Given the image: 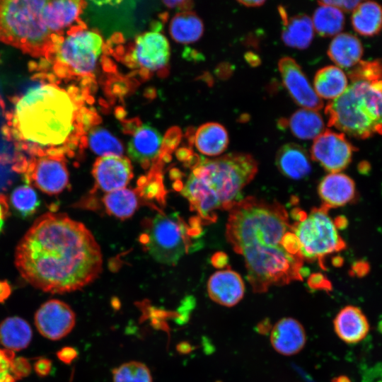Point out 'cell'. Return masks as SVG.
Returning <instances> with one entry per match:
<instances>
[{
    "instance_id": "1",
    "label": "cell",
    "mask_w": 382,
    "mask_h": 382,
    "mask_svg": "<svg viewBox=\"0 0 382 382\" xmlns=\"http://www.w3.org/2000/svg\"><path fill=\"white\" fill-rule=\"evenodd\" d=\"M15 264L22 277L52 294L79 290L102 271L100 248L81 222L62 213L39 217L18 243Z\"/></svg>"
},
{
    "instance_id": "2",
    "label": "cell",
    "mask_w": 382,
    "mask_h": 382,
    "mask_svg": "<svg viewBox=\"0 0 382 382\" xmlns=\"http://www.w3.org/2000/svg\"><path fill=\"white\" fill-rule=\"evenodd\" d=\"M228 212L226 239L243 257L253 292L265 293L272 286L303 280V258L284 246V238L292 228L282 204L250 196Z\"/></svg>"
},
{
    "instance_id": "3",
    "label": "cell",
    "mask_w": 382,
    "mask_h": 382,
    "mask_svg": "<svg viewBox=\"0 0 382 382\" xmlns=\"http://www.w3.org/2000/svg\"><path fill=\"white\" fill-rule=\"evenodd\" d=\"M40 83L15 98L3 132L19 155H69L78 141L79 110L74 96L46 74Z\"/></svg>"
},
{
    "instance_id": "4",
    "label": "cell",
    "mask_w": 382,
    "mask_h": 382,
    "mask_svg": "<svg viewBox=\"0 0 382 382\" xmlns=\"http://www.w3.org/2000/svg\"><path fill=\"white\" fill-rule=\"evenodd\" d=\"M257 170L256 160L245 153L200 159L181 192L200 221L210 224L216 220V211H228L243 199L242 190L253 180Z\"/></svg>"
},
{
    "instance_id": "5",
    "label": "cell",
    "mask_w": 382,
    "mask_h": 382,
    "mask_svg": "<svg viewBox=\"0 0 382 382\" xmlns=\"http://www.w3.org/2000/svg\"><path fill=\"white\" fill-rule=\"evenodd\" d=\"M325 114L328 125L364 139L382 135V81H357L329 102Z\"/></svg>"
},
{
    "instance_id": "6",
    "label": "cell",
    "mask_w": 382,
    "mask_h": 382,
    "mask_svg": "<svg viewBox=\"0 0 382 382\" xmlns=\"http://www.w3.org/2000/svg\"><path fill=\"white\" fill-rule=\"evenodd\" d=\"M46 1L0 0V41L31 57L47 60L56 35L49 30L44 19Z\"/></svg>"
},
{
    "instance_id": "7",
    "label": "cell",
    "mask_w": 382,
    "mask_h": 382,
    "mask_svg": "<svg viewBox=\"0 0 382 382\" xmlns=\"http://www.w3.org/2000/svg\"><path fill=\"white\" fill-rule=\"evenodd\" d=\"M103 47L102 36L79 23L56 35L52 52L47 60L40 61L37 72L57 80L90 75L96 67Z\"/></svg>"
},
{
    "instance_id": "8",
    "label": "cell",
    "mask_w": 382,
    "mask_h": 382,
    "mask_svg": "<svg viewBox=\"0 0 382 382\" xmlns=\"http://www.w3.org/2000/svg\"><path fill=\"white\" fill-rule=\"evenodd\" d=\"M200 219L193 218L190 225L176 214L158 213L147 221L140 242L160 263L175 265L192 248V238L202 231Z\"/></svg>"
},
{
    "instance_id": "9",
    "label": "cell",
    "mask_w": 382,
    "mask_h": 382,
    "mask_svg": "<svg viewBox=\"0 0 382 382\" xmlns=\"http://www.w3.org/2000/svg\"><path fill=\"white\" fill-rule=\"evenodd\" d=\"M328 211L329 209L323 205L312 209L308 215L301 211L297 221L291 224L303 260L317 261L323 270H325L324 260L328 255L346 248Z\"/></svg>"
},
{
    "instance_id": "10",
    "label": "cell",
    "mask_w": 382,
    "mask_h": 382,
    "mask_svg": "<svg viewBox=\"0 0 382 382\" xmlns=\"http://www.w3.org/2000/svg\"><path fill=\"white\" fill-rule=\"evenodd\" d=\"M14 168L23 173L28 184L48 195L59 194L69 183L64 156L25 157L18 155Z\"/></svg>"
},
{
    "instance_id": "11",
    "label": "cell",
    "mask_w": 382,
    "mask_h": 382,
    "mask_svg": "<svg viewBox=\"0 0 382 382\" xmlns=\"http://www.w3.org/2000/svg\"><path fill=\"white\" fill-rule=\"evenodd\" d=\"M356 151L343 133L325 130L314 139L311 156L325 170L334 173L348 166Z\"/></svg>"
},
{
    "instance_id": "12",
    "label": "cell",
    "mask_w": 382,
    "mask_h": 382,
    "mask_svg": "<svg viewBox=\"0 0 382 382\" xmlns=\"http://www.w3.org/2000/svg\"><path fill=\"white\" fill-rule=\"evenodd\" d=\"M76 315L71 307L58 299L44 303L36 311L35 323L45 337L57 340L67 335L74 328Z\"/></svg>"
},
{
    "instance_id": "13",
    "label": "cell",
    "mask_w": 382,
    "mask_h": 382,
    "mask_svg": "<svg viewBox=\"0 0 382 382\" xmlns=\"http://www.w3.org/2000/svg\"><path fill=\"white\" fill-rule=\"evenodd\" d=\"M279 71L284 86L294 102L303 108L318 110L323 106L301 66L290 57H284L278 62Z\"/></svg>"
},
{
    "instance_id": "14",
    "label": "cell",
    "mask_w": 382,
    "mask_h": 382,
    "mask_svg": "<svg viewBox=\"0 0 382 382\" xmlns=\"http://www.w3.org/2000/svg\"><path fill=\"white\" fill-rule=\"evenodd\" d=\"M170 58V45L167 38L156 30L145 32L135 40L131 59L142 69L155 71L164 68Z\"/></svg>"
},
{
    "instance_id": "15",
    "label": "cell",
    "mask_w": 382,
    "mask_h": 382,
    "mask_svg": "<svg viewBox=\"0 0 382 382\" xmlns=\"http://www.w3.org/2000/svg\"><path fill=\"white\" fill-rule=\"evenodd\" d=\"M132 170L127 157L105 156L96 159L92 174L96 187L103 192H110L125 187L133 178Z\"/></svg>"
},
{
    "instance_id": "16",
    "label": "cell",
    "mask_w": 382,
    "mask_h": 382,
    "mask_svg": "<svg viewBox=\"0 0 382 382\" xmlns=\"http://www.w3.org/2000/svg\"><path fill=\"white\" fill-rule=\"evenodd\" d=\"M207 291L214 302L232 307L243 299L245 284L241 275L228 267L227 269L216 272L209 277Z\"/></svg>"
},
{
    "instance_id": "17",
    "label": "cell",
    "mask_w": 382,
    "mask_h": 382,
    "mask_svg": "<svg viewBox=\"0 0 382 382\" xmlns=\"http://www.w3.org/2000/svg\"><path fill=\"white\" fill-rule=\"evenodd\" d=\"M84 2L76 0L47 1L43 16L49 30L54 35H62L79 24V16Z\"/></svg>"
},
{
    "instance_id": "18",
    "label": "cell",
    "mask_w": 382,
    "mask_h": 382,
    "mask_svg": "<svg viewBox=\"0 0 382 382\" xmlns=\"http://www.w3.org/2000/svg\"><path fill=\"white\" fill-rule=\"evenodd\" d=\"M162 144L163 137L156 128L142 125L132 136L127 145V153L132 160L146 168L158 156Z\"/></svg>"
},
{
    "instance_id": "19",
    "label": "cell",
    "mask_w": 382,
    "mask_h": 382,
    "mask_svg": "<svg viewBox=\"0 0 382 382\" xmlns=\"http://www.w3.org/2000/svg\"><path fill=\"white\" fill-rule=\"evenodd\" d=\"M305 330L297 320L286 317L280 319L272 327L270 342L279 354L291 356L299 352L305 346Z\"/></svg>"
},
{
    "instance_id": "20",
    "label": "cell",
    "mask_w": 382,
    "mask_h": 382,
    "mask_svg": "<svg viewBox=\"0 0 382 382\" xmlns=\"http://www.w3.org/2000/svg\"><path fill=\"white\" fill-rule=\"evenodd\" d=\"M322 205L331 208L344 206L356 197L355 184L352 178L341 173H329L318 187Z\"/></svg>"
},
{
    "instance_id": "21",
    "label": "cell",
    "mask_w": 382,
    "mask_h": 382,
    "mask_svg": "<svg viewBox=\"0 0 382 382\" xmlns=\"http://www.w3.org/2000/svg\"><path fill=\"white\" fill-rule=\"evenodd\" d=\"M334 329L337 336L349 344L362 340L369 330L368 320L357 307L347 306L337 314L334 320Z\"/></svg>"
},
{
    "instance_id": "22",
    "label": "cell",
    "mask_w": 382,
    "mask_h": 382,
    "mask_svg": "<svg viewBox=\"0 0 382 382\" xmlns=\"http://www.w3.org/2000/svg\"><path fill=\"white\" fill-rule=\"evenodd\" d=\"M275 162L281 173L291 179H302L311 171L308 153L297 144L288 143L280 147Z\"/></svg>"
},
{
    "instance_id": "23",
    "label": "cell",
    "mask_w": 382,
    "mask_h": 382,
    "mask_svg": "<svg viewBox=\"0 0 382 382\" xmlns=\"http://www.w3.org/2000/svg\"><path fill=\"white\" fill-rule=\"evenodd\" d=\"M279 11L283 23L282 39L284 43L299 50L307 48L314 35L312 20L305 14L288 18L284 8L279 7Z\"/></svg>"
},
{
    "instance_id": "24",
    "label": "cell",
    "mask_w": 382,
    "mask_h": 382,
    "mask_svg": "<svg viewBox=\"0 0 382 382\" xmlns=\"http://www.w3.org/2000/svg\"><path fill=\"white\" fill-rule=\"evenodd\" d=\"M328 54L338 66L349 69L361 61L363 46L355 35L350 33H340L331 41Z\"/></svg>"
},
{
    "instance_id": "25",
    "label": "cell",
    "mask_w": 382,
    "mask_h": 382,
    "mask_svg": "<svg viewBox=\"0 0 382 382\" xmlns=\"http://www.w3.org/2000/svg\"><path fill=\"white\" fill-rule=\"evenodd\" d=\"M193 143L199 153L209 156H215L222 154L227 148L228 134L221 124L207 122L196 130Z\"/></svg>"
},
{
    "instance_id": "26",
    "label": "cell",
    "mask_w": 382,
    "mask_h": 382,
    "mask_svg": "<svg viewBox=\"0 0 382 382\" xmlns=\"http://www.w3.org/2000/svg\"><path fill=\"white\" fill-rule=\"evenodd\" d=\"M281 125L288 126L291 133L301 139H316L325 131L321 115L316 110L306 108L298 110L288 120H283Z\"/></svg>"
},
{
    "instance_id": "27",
    "label": "cell",
    "mask_w": 382,
    "mask_h": 382,
    "mask_svg": "<svg viewBox=\"0 0 382 382\" xmlns=\"http://www.w3.org/2000/svg\"><path fill=\"white\" fill-rule=\"evenodd\" d=\"M347 77L336 66H327L319 69L314 77V90L316 94L325 99H335L347 88Z\"/></svg>"
},
{
    "instance_id": "28",
    "label": "cell",
    "mask_w": 382,
    "mask_h": 382,
    "mask_svg": "<svg viewBox=\"0 0 382 382\" xmlns=\"http://www.w3.org/2000/svg\"><path fill=\"white\" fill-rule=\"evenodd\" d=\"M351 20L357 33L367 37L376 35L382 29V6L371 1L361 2L354 10Z\"/></svg>"
},
{
    "instance_id": "29",
    "label": "cell",
    "mask_w": 382,
    "mask_h": 382,
    "mask_svg": "<svg viewBox=\"0 0 382 382\" xmlns=\"http://www.w3.org/2000/svg\"><path fill=\"white\" fill-rule=\"evenodd\" d=\"M171 37L176 42L189 44L198 40L204 32V25L198 16L192 11L177 13L169 26Z\"/></svg>"
},
{
    "instance_id": "30",
    "label": "cell",
    "mask_w": 382,
    "mask_h": 382,
    "mask_svg": "<svg viewBox=\"0 0 382 382\" xmlns=\"http://www.w3.org/2000/svg\"><path fill=\"white\" fill-rule=\"evenodd\" d=\"M32 338V330L23 318L15 316L0 324V341L7 349L19 351L28 347Z\"/></svg>"
},
{
    "instance_id": "31",
    "label": "cell",
    "mask_w": 382,
    "mask_h": 382,
    "mask_svg": "<svg viewBox=\"0 0 382 382\" xmlns=\"http://www.w3.org/2000/svg\"><path fill=\"white\" fill-rule=\"evenodd\" d=\"M103 202L109 214L122 220L131 217L139 205L137 190L125 187L105 194Z\"/></svg>"
},
{
    "instance_id": "32",
    "label": "cell",
    "mask_w": 382,
    "mask_h": 382,
    "mask_svg": "<svg viewBox=\"0 0 382 382\" xmlns=\"http://www.w3.org/2000/svg\"><path fill=\"white\" fill-rule=\"evenodd\" d=\"M312 23L318 35L330 37L338 35L343 29L345 16L342 11L335 7L320 5L313 15Z\"/></svg>"
},
{
    "instance_id": "33",
    "label": "cell",
    "mask_w": 382,
    "mask_h": 382,
    "mask_svg": "<svg viewBox=\"0 0 382 382\" xmlns=\"http://www.w3.org/2000/svg\"><path fill=\"white\" fill-rule=\"evenodd\" d=\"M87 140L91 151L100 156H122L124 148L121 141L103 128L91 130Z\"/></svg>"
},
{
    "instance_id": "34",
    "label": "cell",
    "mask_w": 382,
    "mask_h": 382,
    "mask_svg": "<svg viewBox=\"0 0 382 382\" xmlns=\"http://www.w3.org/2000/svg\"><path fill=\"white\" fill-rule=\"evenodd\" d=\"M113 382H153L148 366L139 361L124 363L112 369Z\"/></svg>"
},
{
    "instance_id": "35",
    "label": "cell",
    "mask_w": 382,
    "mask_h": 382,
    "mask_svg": "<svg viewBox=\"0 0 382 382\" xmlns=\"http://www.w3.org/2000/svg\"><path fill=\"white\" fill-rule=\"evenodd\" d=\"M11 203L23 217L33 214L40 205L37 193L29 185L15 188L11 195Z\"/></svg>"
},
{
    "instance_id": "36",
    "label": "cell",
    "mask_w": 382,
    "mask_h": 382,
    "mask_svg": "<svg viewBox=\"0 0 382 382\" xmlns=\"http://www.w3.org/2000/svg\"><path fill=\"white\" fill-rule=\"evenodd\" d=\"M352 82L382 81V59L360 61L348 71Z\"/></svg>"
},
{
    "instance_id": "37",
    "label": "cell",
    "mask_w": 382,
    "mask_h": 382,
    "mask_svg": "<svg viewBox=\"0 0 382 382\" xmlns=\"http://www.w3.org/2000/svg\"><path fill=\"white\" fill-rule=\"evenodd\" d=\"M12 361V356L8 352L0 349V382H15L16 379L11 373Z\"/></svg>"
},
{
    "instance_id": "38",
    "label": "cell",
    "mask_w": 382,
    "mask_h": 382,
    "mask_svg": "<svg viewBox=\"0 0 382 382\" xmlns=\"http://www.w3.org/2000/svg\"><path fill=\"white\" fill-rule=\"evenodd\" d=\"M30 364L25 358L18 357L13 360L11 373L16 380L27 376L30 373Z\"/></svg>"
},
{
    "instance_id": "39",
    "label": "cell",
    "mask_w": 382,
    "mask_h": 382,
    "mask_svg": "<svg viewBox=\"0 0 382 382\" xmlns=\"http://www.w3.org/2000/svg\"><path fill=\"white\" fill-rule=\"evenodd\" d=\"M308 286L313 289L329 291L332 289L330 282L321 273L312 274L308 279Z\"/></svg>"
},
{
    "instance_id": "40",
    "label": "cell",
    "mask_w": 382,
    "mask_h": 382,
    "mask_svg": "<svg viewBox=\"0 0 382 382\" xmlns=\"http://www.w3.org/2000/svg\"><path fill=\"white\" fill-rule=\"evenodd\" d=\"M361 3L360 1H318L319 5H326L335 7L346 12L354 11Z\"/></svg>"
},
{
    "instance_id": "41",
    "label": "cell",
    "mask_w": 382,
    "mask_h": 382,
    "mask_svg": "<svg viewBox=\"0 0 382 382\" xmlns=\"http://www.w3.org/2000/svg\"><path fill=\"white\" fill-rule=\"evenodd\" d=\"M57 356L60 361L69 364L77 357L78 352L74 347H65L57 352Z\"/></svg>"
},
{
    "instance_id": "42",
    "label": "cell",
    "mask_w": 382,
    "mask_h": 382,
    "mask_svg": "<svg viewBox=\"0 0 382 382\" xmlns=\"http://www.w3.org/2000/svg\"><path fill=\"white\" fill-rule=\"evenodd\" d=\"M52 368V362L47 359H40L34 364L35 372L40 376H45L50 374Z\"/></svg>"
},
{
    "instance_id": "43",
    "label": "cell",
    "mask_w": 382,
    "mask_h": 382,
    "mask_svg": "<svg viewBox=\"0 0 382 382\" xmlns=\"http://www.w3.org/2000/svg\"><path fill=\"white\" fill-rule=\"evenodd\" d=\"M212 265L217 268H223L227 265L228 257L222 252L215 253L212 257Z\"/></svg>"
},
{
    "instance_id": "44",
    "label": "cell",
    "mask_w": 382,
    "mask_h": 382,
    "mask_svg": "<svg viewBox=\"0 0 382 382\" xmlns=\"http://www.w3.org/2000/svg\"><path fill=\"white\" fill-rule=\"evenodd\" d=\"M11 286L6 281H0V302H4L11 294Z\"/></svg>"
},
{
    "instance_id": "45",
    "label": "cell",
    "mask_w": 382,
    "mask_h": 382,
    "mask_svg": "<svg viewBox=\"0 0 382 382\" xmlns=\"http://www.w3.org/2000/svg\"><path fill=\"white\" fill-rule=\"evenodd\" d=\"M163 4L170 8L180 7L181 8H189L191 7L189 4L190 2L186 1H165Z\"/></svg>"
},
{
    "instance_id": "46",
    "label": "cell",
    "mask_w": 382,
    "mask_h": 382,
    "mask_svg": "<svg viewBox=\"0 0 382 382\" xmlns=\"http://www.w3.org/2000/svg\"><path fill=\"white\" fill-rule=\"evenodd\" d=\"M6 204V203L4 200V198H0V231L3 228L4 219L6 218V212L8 209Z\"/></svg>"
},
{
    "instance_id": "47",
    "label": "cell",
    "mask_w": 382,
    "mask_h": 382,
    "mask_svg": "<svg viewBox=\"0 0 382 382\" xmlns=\"http://www.w3.org/2000/svg\"><path fill=\"white\" fill-rule=\"evenodd\" d=\"M239 4L245 6H247V7H257V6H262V4H265V1H262V0H255V1H252V0H250V1H238Z\"/></svg>"
},
{
    "instance_id": "48",
    "label": "cell",
    "mask_w": 382,
    "mask_h": 382,
    "mask_svg": "<svg viewBox=\"0 0 382 382\" xmlns=\"http://www.w3.org/2000/svg\"><path fill=\"white\" fill-rule=\"evenodd\" d=\"M177 349L181 353H187L191 350V346L187 342H181L178 345Z\"/></svg>"
}]
</instances>
